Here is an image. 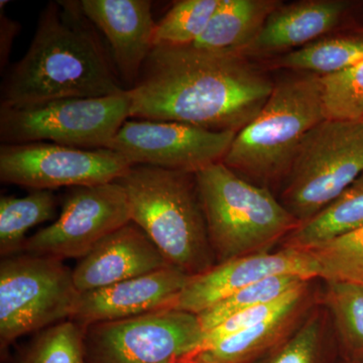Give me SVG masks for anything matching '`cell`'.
I'll return each instance as SVG.
<instances>
[{
  "label": "cell",
  "instance_id": "obj_1",
  "mask_svg": "<svg viewBox=\"0 0 363 363\" xmlns=\"http://www.w3.org/2000/svg\"><path fill=\"white\" fill-rule=\"evenodd\" d=\"M274 84L240 52L159 45L128 89L130 118L238 133L257 116Z\"/></svg>",
  "mask_w": 363,
  "mask_h": 363
},
{
  "label": "cell",
  "instance_id": "obj_2",
  "mask_svg": "<svg viewBox=\"0 0 363 363\" xmlns=\"http://www.w3.org/2000/svg\"><path fill=\"white\" fill-rule=\"evenodd\" d=\"M128 90L97 28L76 0L50 1L40 11L25 56L7 70L0 107L65 98L111 96Z\"/></svg>",
  "mask_w": 363,
  "mask_h": 363
},
{
  "label": "cell",
  "instance_id": "obj_3",
  "mask_svg": "<svg viewBox=\"0 0 363 363\" xmlns=\"http://www.w3.org/2000/svg\"><path fill=\"white\" fill-rule=\"evenodd\" d=\"M117 182L128 195L131 221L169 264L191 277L216 264L195 174L133 164Z\"/></svg>",
  "mask_w": 363,
  "mask_h": 363
},
{
  "label": "cell",
  "instance_id": "obj_4",
  "mask_svg": "<svg viewBox=\"0 0 363 363\" xmlns=\"http://www.w3.org/2000/svg\"><path fill=\"white\" fill-rule=\"evenodd\" d=\"M325 119L320 76L288 72L274 80L266 104L236 133L222 162L269 190L281 185L298 145Z\"/></svg>",
  "mask_w": 363,
  "mask_h": 363
},
{
  "label": "cell",
  "instance_id": "obj_5",
  "mask_svg": "<svg viewBox=\"0 0 363 363\" xmlns=\"http://www.w3.org/2000/svg\"><path fill=\"white\" fill-rule=\"evenodd\" d=\"M195 177L217 264L269 252L300 226L269 189L245 180L222 162Z\"/></svg>",
  "mask_w": 363,
  "mask_h": 363
},
{
  "label": "cell",
  "instance_id": "obj_6",
  "mask_svg": "<svg viewBox=\"0 0 363 363\" xmlns=\"http://www.w3.org/2000/svg\"><path fill=\"white\" fill-rule=\"evenodd\" d=\"M362 173V123L325 119L298 145L281 182L279 201L304 223Z\"/></svg>",
  "mask_w": 363,
  "mask_h": 363
},
{
  "label": "cell",
  "instance_id": "obj_7",
  "mask_svg": "<svg viewBox=\"0 0 363 363\" xmlns=\"http://www.w3.org/2000/svg\"><path fill=\"white\" fill-rule=\"evenodd\" d=\"M79 296L63 260L21 253L0 264L1 350L25 335L71 320Z\"/></svg>",
  "mask_w": 363,
  "mask_h": 363
},
{
  "label": "cell",
  "instance_id": "obj_8",
  "mask_svg": "<svg viewBox=\"0 0 363 363\" xmlns=\"http://www.w3.org/2000/svg\"><path fill=\"white\" fill-rule=\"evenodd\" d=\"M128 90L111 96L65 98L23 107H0V143H52L108 149L130 118Z\"/></svg>",
  "mask_w": 363,
  "mask_h": 363
},
{
  "label": "cell",
  "instance_id": "obj_9",
  "mask_svg": "<svg viewBox=\"0 0 363 363\" xmlns=\"http://www.w3.org/2000/svg\"><path fill=\"white\" fill-rule=\"evenodd\" d=\"M204 338L197 315L164 308L83 329L86 363H181Z\"/></svg>",
  "mask_w": 363,
  "mask_h": 363
},
{
  "label": "cell",
  "instance_id": "obj_10",
  "mask_svg": "<svg viewBox=\"0 0 363 363\" xmlns=\"http://www.w3.org/2000/svg\"><path fill=\"white\" fill-rule=\"evenodd\" d=\"M133 164L111 149L52 143L0 145V181L30 190L89 187L119 180Z\"/></svg>",
  "mask_w": 363,
  "mask_h": 363
},
{
  "label": "cell",
  "instance_id": "obj_11",
  "mask_svg": "<svg viewBox=\"0 0 363 363\" xmlns=\"http://www.w3.org/2000/svg\"><path fill=\"white\" fill-rule=\"evenodd\" d=\"M130 221V201L118 182L72 188L58 219L28 238L23 252L80 260L99 241Z\"/></svg>",
  "mask_w": 363,
  "mask_h": 363
},
{
  "label": "cell",
  "instance_id": "obj_12",
  "mask_svg": "<svg viewBox=\"0 0 363 363\" xmlns=\"http://www.w3.org/2000/svg\"><path fill=\"white\" fill-rule=\"evenodd\" d=\"M233 131H214L176 121L128 119L108 149L133 164L197 174L221 162L235 138Z\"/></svg>",
  "mask_w": 363,
  "mask_h": 363
},
{
  "label": "cell",
  "instance_id": "obj_13",
  "mask_svg": "<svg viewBox=\"0 0 363 363\" xmlns=\"http://www.w3.org/2000/svg\"><path fill=\"white\" fill-rule=\"evenodd\" d=\"M278 274H295L309 281L316 279L308 252L283 247L276 252L227 260L192 277L171 308L199 315L241 289Z\"/></svg>",
  "mask_w": 363,
  "mask_h": 363
},
{
  "label": "cell",
  "instance_id": "obj_14",
  "mask_svg": "<svg viewBox=\"0 0 363 363\" xmlns=\"http://www.w3.org/2000/svg\"><path fill=\"white\" fill-rule=\"evenodd\" d=\"M191 279L169 266L99 290L81 293L71 320L84 329L93 324L171 308Z\"/></svg>",
  "mask_w": 363,
  "mask_h": 363
},
{
  "label": "cell",
  "instance_id": "obj_15",
  "mask_svg": "<svg viewBox=\"0 0 363 363\" xmlns=\"http://www.w3.org/2000/svg\"><path fill=\"white\" fill-rule=\"evenodd\" d=\"M88 18L108 40L111 58L126 89H131L154 49L157 21L149 0H81Z\"/></svg>",
  "mask_w": 363,
  "mask_h": 363
},
{
  "label": "cell",
  "instance_id": "obj_16",
  "mask_svg": "<svg viewBox=\"0 0 363 363\" xmlns=\"http://www.w3.org/2000/svg\"><path fill=\"white\" fill-rule=\"evenodd\" d=\"M169 266L149 236L130 221L99 241L79 260L73 269V279L81 294Z\"/></svg>",
  "mask_w": 363,
  "mask_h": 363
},
{
  "label": "cell",
  "instance_id": "obj_17",
  "mask_svg": "<svg viewBox=\"0 0 363 363\" xmlns=\"http://www.w3.org/2000/svg\"><path fill=\"white\" fill-rule=\"evenodd\" d=\"M348 4L342 0H305L279 4L267 18L245 56H272L304 47L331 32L342 21Z\"/></svg>",
  "mask_w": 363,
  "mask_h": 363
},
{
  "label": "cell",
  "instance_id": "obj_18",
  "mask_svg": "<svg viewBox=\"0 0 363 363\" xmlns=\"http://www.w3.org/2000/svg\"><path fill=\"white\" fill-rule=\"evenodd\" d=\"M281 4L276 0H220L204 33L192 45L243 54Z\"/></svg>",
  "mask_w": 363,
  "mask_h": 363
},
{
  "label": "cell",
  "instance_id": "obj_19",
  "mask_svg": "<svg viewBox=\"0 0 363 363\" xmlns=\"http://www.w3.org/2000/svg\"><path fill=\"white\" fill-rule=\"evenodd\" d=\"M311 293L277 316L224 339L197 357L212 363H250L271 352L297 330L311 308Z\"/></svg>",
  "mask_w": 363,
  "mask_h": 363
},
{
  "label": "cell",
  "instance_id": "obj_20",
  "mask_svg": "<svg viewBox=\"0 0 363 363\" xmlns=\"http://www.w3.org/2000/svg\"><path fill=\"white\" fill-rule=\"evenodd\" d=\"M363 227V173L330 204L300 224L284 248L308 250Z\"/></svg>",
  "mask_w": 363,
  "mask_h": 363
},
{
  "label": "cell",
  "instance_id": "obj_21",
  "mask_svg": "<svg viewBox=\"0 0 363 363\" xmlns=\"http://www.w3.org/2000/svg\"><path fill=\"white\" fill-rule=\"evenodd\" d=\"M362 61L363 33H359L315 40L278 57L274 65L323 77L340 73Z\"/></svg>",
  "mask_w": 363,
  "mask_h": 363
},
{
  "label": "cell",
  "instance_id": "obj_22",
  "mask_svg": "<svg viewBox=\"0 0 363 363\" xmlns=\"http://www.w3.org/2000/svg\"><path fill=\"white\" fill-rule=\"evenodd\" d=\"M57 200L52 191L35 190L25 197L0 198V255L11 257L23 252L26 233L38 224L52 220Z\"/></svg>",
  "mask_w": 363,
  "mask_h": 363
},
{
  "label": "cell",
  "instance_id": "obj_23",
  "mask_svg": "<svg viewBox=\"0 0 363 363\" xmlns=\"http://www.w3.org/2000/svg\"><path fill=\"white\" fill-rule=\"evenodd\" d=\"M324 304L330 312L345 359L363 362V286L327 281Z\"/></svg>",
  "mask_w": 363,
  "mask_h": 363
},
{
  "label": "cell",
  "instance_id": "obj_24",
  "mask_svg": "<svg viewBox=\"0 0 363 363\" xmlns=\"http://www.w3.org/2000/svg\"><path fill=\"white\" fill-rule=\"evenodd\" d=\"M306 252L316 279L363 286V227Z\"/></svg>",
  "mask_w": 363,
  "mask_h": 363
},
{
  "label": "cell",
  "instance_id": "obj_25",
  "mask_svg": "<svg viewBox=\"0 0 363 363\" xmlns=\"http://www.w3.org/2000/svg\"><path fill=\"white\" fill-rule=\"evenodd\" d=\"M306 281L309 279L295 274H278L245 286L197 315L203 331L205 333L241 312L272 302Z\"/></svg>",
  "mask_w": 363,
  "mask_h": 363
},
{
  "label": "cell",
  "instance_id": "obj_26",
  "mask_svg": "<svg viewBox=\"0 0 363 363\" xmlns=\"http://www.w3.org/2000/svg\"><path fill=\"white\" fill-rule=\"evenodd\" d=\"M11 363H86L83 328L67 320L33 334Z\"/></svg>",
  "mask_w": 363,
  "mask_h": 363
},
{
  "label": "cell",
  "instance_id": "obj_27",
  "mask_svg": "<svg viewBox=\"0 0 363 363\" xmlns=\"http://www.w3.org/2000/svg\"><path fill=\"white\" fill-rule=\"evenodd\" d=\"M220 0H180L157 21L154 45H193L201 37Z\"/></svg>",
  "mask_w": 363,
  "mask_h": 363
},
{
  "label": "cell",
  "instance_id": "obj_28",
  "mask_svg": "<svg viewBox=\"0 0 363 363\" xmlns=\"http://www.w3.org/2000/svg\"><path fill=\"white\" fill-rule=\"evenodd\" d=\"M326 119H363V61L340 73L320 77Z\"/></svg>",
  "mask_w": 363,
  "mask_h": 363
},
{
  "label": "cell",
  "instance_id": "obj_29",
  "mask_svg": "<svg viewBox=\"0 0 363 363\" xmlns=\"http://www.w3.org/2000/svg\"><path fill=\"white\" fill-rule=\"evenodd\" d=\"M310 281H306L303 285L297 286L272 302L257 306L247 311L241 312L235 316L229 318L223 323L218 325L211 330L205 332L204 338L199 353L213 347L224 339L235 335L241 331L247 330L250 327L267 321L271 318L277 316L279 313L285 311L294 304L309 295ZM198 353V354H199Z\"/></svg>",
  "mask_w": 363,
  "mask_h": 363
},
{
  "label": "cell",
  "instance_id": "obj_30",
  "mask_svg": "<svg viewBox=\"0 0 363 363\" xmlns=\"http://www.w3.org/2000/svg\"><path fill=\"white\" fill-rule=\"evenodd\" d=\"M323 338V317L311 311L292 335L267 353L264 363H321Z\"/></svg>",
  "mask_w": 363,
  "mask_h": 363
},
{
  "label": "cell",
  "instance_id": "obj_31",
  "mask_svg": "<svg viewBox=\"0 0 363 363\" xmlns=\"http://www.w3.org/2000/svg\"><path fill=\"white\" fill-rule=\"evenodd\" d=\"M6 0L0 1V68L4 70L9 64V55L13 48L14 38L20 32L21 26L18 21L7 18L4 7Z\"/></svg>",
  "mask_w": 363,
  "mask_h": 363
},
{
  "label": "cell",
  "instance_id": "obj_32",
  "mask_svg": "<svg viewBox=\"0 0 363 363\" xmlns=\"http://www.w3.org/2000/svg\"><path fill=\"white\" fill-rule=\"evenodd\" d=\"M181 363H212V362H207V360H205V359H202L201 357H195L191 358V359L185 360V362H183Z\"/></svg>",
  "mask_w": 363,
  "mask_h": 363
},
{
  "label": "cell",
  "instance_id": "obj_33",
  "mask_svg": "<svg viewBox=\"0 0 363 363\" xmlns=\"http://www.w3.org/2000/svg\"><path fill=\"white\" fill-rule=\"evenodd\" d=\"M342 363H363V362H360V360H348L345 359Z\"/></svg>",
  "mask_w": 363,
  "mask_h": 363
},
{
  "label": "cell",
  "instance_id": "obj_34",
  "mask_svg": "<svg viewBox=\"0 0 363 363\" xmlns=\"http://www.w3.org/2000/svg\"><path fill=\"white\" fill-rule=\"evenodd\" d=\"M360 123H362V124H363V119H362V121H360Z\"/></svg>",
  "mask_w": 363,
  "mask_h": 363
}]
</instances>
